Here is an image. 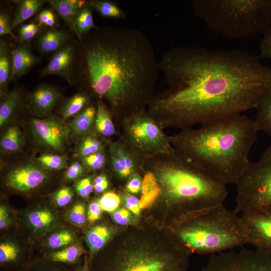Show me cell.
<instances>
[{
  "instance_id": "18",
  "label": "cell",
  "mask_w": 271,
  "mask_h": 271,
  "mask_svg": "<svg viewBox=\"0 0 271 271\" xmlns=\"http://www.w3.org/2000/svg\"><path fill=\"white\" fill-rule=\"evenodd\" d=\"M12 80L25 74L38 61V58L34 55L27 43H23L12 51Z\"/></svg>"
},
{
  "instance_id": "20",
  "label": "cell",
  "mask_w": 271,
  "mask_h": 271,
  "mask_svg": "<svg viewBox=\"0 0 271 271\" xmlns=\"http://www.w3.org/2000/svg\"><path fill=\"white\" fill-rule=\"evenodd\" d=\"M25 145V139L20 127L14 123L8 125L1 134V151L7 154L18 153Z\"/></svg>"
},
{
  "instance_id": "42",
  "label": "cell",
  "mask_w": 271,
  "mask_h": 271,
  "mask_svg": "<svg viewBox=\"0 0 271 271\" xmlns=\"http://www.w3.org/2000/svg\"><path fill=\"white\" fill-rule=\"evenodd\" d=\"M72 189L69 187H62L54 194V200L59 206H64L68 204L73 196Z\"/></svg>"
},
{
  "instance_id": "41",
  "label": "cell",
  "mask_w": 271,
  "mask_h": 271,
  "mask_svg": "<svg viewBox=\"0 0 271 271\" xmlns=\"http://www.w3.org/2000/svg\"><path fill=\"white\" fill-rule=\"evenodd\" d=\"M102 210L107 212H113L119 205L120 199L115 193L108 192L105 193L98 201Z\"/></svg>"
},
{
  "instance_id": "54",
  "label": "cell",
  "mask_w": 271,
  "mask_h": 271,
  "mask_svg": "<svg viewBox=\"0 0 271 271\" xmlns=\"http://www.w3.org/2000/svg\"><path fill=\"white\" fill-rule=\"evenodd\" d=\"M28 271H64L60 268L50 265H36L31 268Z\"/></svg>"
},
{
  "instance_id": "25",
  "label": "cell",
  "mask_w": 271,
  "mask_h": 271,
  "mask_svg": "<svg viewBox=\"0 0 271 271\" xmlns=\"http://www.w3.org/2000/svg\"><path fill=\"white\" fill-rule=\"evenodd\" d=\"M12 52L9 44L4 39L0 41V86L1 92H6L12 80L13 64Z\"/></svg>"
},
{
  "instance_id": "37",
  "label": "cell",
  "mask_w": 271,
  "mask_h": 271,
  "mask_svg": "<svg viewBox=\"0 0 271 271\" xmlns=\"http://www.w3.org/2000/svg\"><path fill=\"white\" fill-rule=\"evenodd\" d=\"M74 239L73 234L63 230L51 234L48 239V246L53 249L60 248L71 243Z\"/></svg>"
},
{
  "instance_id": "2",
  "label": "cell",
  "mask_w": 271,
  "mask_h": 271,
  "mask_svg": "<svg viewBox=\"0 0 271 271\" xmlns=\"http://www.w3.org/2000/svg\"><path fill=\"white\" fill-rule=\"evenodd\" d=\"M159 70L153 46L139 30L97 28L79 38L75 82L106 101L115 115L125 118L145 111Z\"/></svg>"
},
{
  "instance_id": "15",
  "label": "cell",
  "mask_w": 271,
  "mask_h": 271,
  "mask_svg": "<svg viewBox=\"0 0 271 271\" xmlns=\"http://www.w3.org/2000/svg\"><path fill=\"white\" fill-rule=\"evenodd\" d=\"M60 95L56 87L42 84L28 93L25 106L33 115L39 118L47 117L50 116Z\"/></svg>"
},
{
  "instance_id": "31",
  "label": "cell",
  "mask_w": 271,
  "mask_h": 271,
  "mask_svg": "<svg viewBox=\"0 0 271 271\" xmlns=\"http://www.w3.org/2000/svg\"><path fill=\"white\" fill-rule=\"evenodd\" d=\"M142 188V196L140 204L141 208H145L154 201L161 189L155 175L152 173H149L145 177Z\"/></svg>"
},
{
  "instance_id": "9",
  "label": "cell",
  "mask_w": 271,
  "mask_h": 271,
  "mask_svg": "<svg viewBox=\"0 0 271 271\" xmlns=\"http://www.w3.org/2000/svg\"><path fill=\"white\" fill-rule=\"evenodd\" d=\"M125 119L127 122V139L136 150L148 154L174 153L167 137L148 112H139Z\"/></svg>"
},
{
  "instance_id": "4",
  "label": "cell",
  "mask_w": 271,
  "mask_h": 271,
  "mask_svg": "<svg viewBox=\"0 0 271 271\" xmlns=\"http://www.w3.org/2000/svg\"><path fill=\"white\" fill-rule=\"evenodd\" d=\"M190 254L171 230L130 228L92 271H187Z\"/></svg>"
},
{
  "instance_id": "33",
  "label": "cell",
  "mask_w": 271,
  "mask_h": 271,
  "mask_svg": "<svg viewBox=\"0 0 271 271\" xmlns=\"http://www.w3.org/2000/svg\"><path fill=\"white\" fill-rule=\"evenodd\" d=\"M103 145L99 139L91 133L80 139L75 149V155L83 157L102 152Z\"/></svg>"
},
{
  "instance_id": "35",
  "label": "cell",
  "mask_w": 271,
  "mask_h": 271,
  "mask_svg": "<svg viewBox=\"0 0 271 271\" xmlns=\"http://www.w3.org/2000/svg\"><path fill=\"white\" fill-rule=\"evenodd\" d=\"M88 3L103 17L118 19H124L126 17L125 13L113 2L95 0Z\"/></svg>"
},
{
  "instance_id": "22",
  "label": "cell",
  "mask_w": 271,
  "mask_h": 271,
  "mask_svg": "<svg viewBox=\"0 0 271 271\" xmlns=\"http://www.w3.org/2000/svg\"><path fill=\"white\" fill-rule=\"evenodd\" d=\"M2 99L0 103V127L4 128L13 117L22 100V94L19 89L8 93L1 92Z\"/></svg>"
},
{
  "instance_id": "26",
  "label": "cell",
  "mask_w": 271,
  "mask_h": 271,
  "mask_svg": "<svg viewBox=\"0 0 271 271\" xmlns=\"http://www.w3.org/2000/svg\"><path fill=\"white\" fill-rule=\"evenodd\" d=\"M94 126L96 132L104 137L112 136L115 132L110 112L101 99L97 101Z\"/></svg>"
},
{
  "instance_id": "52",
  "label": "cell",
  "mask_w": 271,
  "mask_h": 271,
  "mask_svg": "<svg viewBox=\"0 0 271 271\" xmlns=\"http://www.w3.org/2000/svg\"><path fill=\"white\" fill-rule=\"evenodd\" d=\"M93 186L95 191L97 193H100L107 188L108 181L104 175H99L94 180Z\"/></svg>"
},
{
  "instance_id": "28",
  "label": "cell",
  "mask_w": 271,
  "mask_h": 271,
  "mask_svg": "<svg viewBox=\"0 0 271 271\" xmlns=\"http://www.w3.org/2000/svg\"><path fill=\"white\" fill-rule=\"evenodd\" d=\"M44 0H23L19 2L15 16L12 20L14 28L36 14L47 2Z\"/></svg>"
},
{
  "instance_id": "21",
  "label": "cell",
  "mask_w": 271,
  "mask_h": 271,
  "mask_svg": "<svg viewBox=\"0 0 271 271\" xmlns=\"http://www.w3.org/2000/svg\"><path fill=\"white\" fill-rule=\"evenodd\" d=\"M47 2L62 18L65 23L72 28L80 10L88 2L82 0H49Z\"/></svg>"
},
{
  "instance_id": "36",
  "label": "cell",
  "mask_w": 271,
  "mask_h": 271,
  "mask_svg": "<svg viewBox=\"0 0 271 271\" xmlns=\"http://www.w3.org/2000/svg\"><path fill=\"white\" fill-rule=\"evenodd\" d=\"M20 259L19 249L10 242L0 244V263L2 266L10 265L18 262Z\"/></svg>"
},
{
  "instance_id": "43",
  "label": "cell",
  "mask_w": 271,
  "mask_h": 271,
  "mask_svg": "<svg viewBox=\"0 0 271 271\" xmlns=\"http://www.w3.org/2000/svg\"><path fill=\"white\" fill-rule=\"evenodd\" d=\"M259 57L271 59V28L263 33L259 45Z\"/></svg>"
},
{
  "instance_id": "55",
  "label": "cell",
  "mask_w": 271,
  "mask_h": 271,
  "mask_svg": "<svg viewBox=\"0 0 271 271\" xmlns=\"http://www.w3.org/2000/svg\"><path fill=\"white\" fill-rule=\"evenodd\" d=\"M89 265L87 258L85 257L82 264L79 266L76 271H92Z\"/></svg>"
},
{
  "instance_id": "16",
  "label": "cell",
  "mask_w": 271,
  "mask_h": 271,
  "mask_svg": "<svg viewBox=\"0 0 271 271\" xmlns=\"http://www.w3.org/2000/svg\"><path fill=\"white\" fill-rule=\"evenodd\" d=\"M96 107L89 105L72 117L68 123L69 138L81 139L91 133L94 125Z\"/></svg>"
},
{
  "instance_id": "53",
  "label": "cell",
  "mask_w": 271,
  "mask_h": 271,
  "mask_svg": "<svg viewBox=\"0 0 271 271\" xmlns=\"http://www.w3.org/2000/svg\"><path fill=\"white\" fill-rule=\"evenodd\" d=\"M10 223V219L7 208L4 205L0 207V228L4 229L8 226Z\"/></svg>"
},
{
  "instance_id": "1",
  "label": "cell",
  "mask_w": 271,
  "mask_h": 271,
  "mask_svg": "<svg viewBox=\"0 0 271 271\" xmlns=\"http://www.w3.org/2000/svg\"><path fill=\"white\" fill-rule=\"evenodd\" d=\"M159 68L168 86L148 112L183 128L255 108L271 88V67L240 49L176 46L163 54Z\"/></svg>"
},
{
  "instance_id": "45",
  "label": "cell",
  "mask_w": 271,
  "mask_h": 271,
  "mask_svg": "<svg viewBox=\"0 0 271 271\" xmlns=\"http://www.w3.org/2000/svg\"><path fill=\"white\" fill-rule=\"evenodd\" d=\"M85 168L81 162H73L66 170L65 173L66 179L69 181L77 179L84 173Z\"/></svg>"
},
{
  "instance_id": "48",
  "label": "cell",
  "mask_w": 271,
  "mask_h": 271,
  "mask_svg": "<svg viewBox=\"0 0 271 271\" xmlns=\"http://www.w3.org/2000/svg\"><path fill=\"white\" fill-rule=\"evenodd\" d=\"M112 217L117 224L121 225L129 224L132 219V216L129 211L124 208L114 211L112 214Z\"/></svg>"
},
{
  "instance_id": "6",
  "label": "cell",
  "mask_w": 271,
  "mask_h": 271,
  "mask_svg": "<svg viewBox=\"0 0 271 271\" xmlns=\"http://www.w3.org/2000/svg\"><path fill=\"white\" fill-rule=\"evenodd\" d=\"M171 230L189 254H214L247 243L240 216L223 203L182 216Z\"/></svg>"
},
{
  "instance_id": "19",
  "label": "cell",
  "mask_w": 271,
  "mask_h": 271,
  "mask_svg": "<svg viewBox=\"0 0 271 271\" xmlns=\"http://www.w3.org/2000/svg\"><path fill=\"white\" fill-rule=\"evenodd\" d=\"M70 36L63 29H51L44 32L37 40V47L42 54L56 52L69 42Z\"/></svg>"
},
{
  "instance_id": "23",
  "label": "cell",
  "mask_w": 271,
  "mask_h": 271,
  "mask_svg": "<svg viewBox=\"0 0 271 271\" xmlns=\"http://www.w3.org/2000/svg\"><path fill=\"white\" fill-rule=\"evenodd\" d=\"M255 109L254 121L258 130L265 133L271 140V88L259 100Z\"/></svg>"
},
{
  "instance_id": "24",
  "label": "cell",
  "mask_w": 271,
  "mask_h": 271,
  "mask_svg": "<svg viewBox=\"0 0 271 271\" xmlns=\"http://www.w3.org/2000/svg\"><path fill=\"white\" fill-rule=\"evenodd\" d=\"M90 95L80 91L67 98L62 105L60 113L63 120L72 117L89 105Z\"/></svg>"
},
{
  "instance_id": "50",
  "label": "cell",
  "mask_w": 271,
  "mask_h": 271,
  "mask_svg": "<svg viewBox=\"0 0 271 271\" xmlns=\"http://www.w3.org/2000/svg\"><path fill=\"white\" fill-rule=\"evenodd\" d=\"M142 187V180L140 176L137 173H132L126 185V190L132 194L139 193Z\"/></svg>"
},
{
  "instance_id": "46",
  "label": "cell",
  "mask_w": 271,
  "mask_h": 271,
  "mask_svg": "<svg viewBox=\"0 0 271 271\" xmlns=\"http://www.w3.org/2000/svg\"><path fill=\"white\" fill-rule=\"evenodd\" d=\"M12 21L11 20L9 14L5 12H2L0 14V36L9 35L13 39L16 36L12 31Z\"/></svg>"
},
{
  "instance_id": "32",
  "label": "cell",
  "mask_w": 271,
  "mask_h": 271,
  "mask_svg": "<svg viewBox=\"0 0 271 271\" xmlns=\"http://www.w3.org/2000/svg\"><path fill=\"white\" fill-rule=\"evenodd\" d=\"M83 253V249L79 245L73 244L49 254L47 258L53 262L74 263L78 260Z\"/></svg>"
},
{
  "instance_id": "17",
  "label": "cell",
  "mask_w": 271,
  "mask_h": 271,
  "mask_svg": "<svg viewBox=\"0 0 271 271\" xmlns=\"http://www.w3.org/2000/svg\"><path fill=\"white\" fill-rule=\"evenodd\" d=\"M110 164L112 170L121 178L130 176L134 162L129 153L121 144L113 143L109 146Z\"/></svg>"
},
{
  "instance_id": "44",
  "label": "cell",
  "mask_w": 271,
  "mask_h": 271,
  "mask_svg": "<svg viewBox=\"0 0 271 271\" xmlns=\"http://www.w3.org/2000/svg\"><path fill=\"white\" fill-rule=\"evenodd\" d=\"M75 189L78 196L87 198L92 192L93 186L90 177L84 178L77 181L75 185Z\"/></svg>"
},
{
  "instance_id": "34",
  "label": "cell",
  "mask_w": 271,
  "mask_h": 271,
  "mask_svg": "<svg viewBox=\"0 0 271 271\" xmlns=\"http://www.w3.org/2000/svg\"><path fill=\"white\" fill-rule=\"evenodd\" d=\"M35 163L45 169L57 170L67 169L65 156L55 153H44L35 159Z\"/></svg>"
},
{
  "instance_id": "11",
  "label": "cell",
  "mask_w": 271,
  "mask_h": 271,
  "mask_svg": "<svg viewBox=\"0 0 271 271\" xmlns=\"http://www.w3.org/2000/svg\"><path fill=\"white\" fill-rule=\"evenodd\" d=\"M29 126L32 136L39 146L57 154L64 152L69 132L63 120L50 116L32 118Z\"/></svg>"
},
{
  "instance_id": "7",
  "label": "cell",
  "mask_w": 271,
  "mask_h": 271,
  "mask_svg": "<svg viewBox=\"0 0 271 271\" xmlns=\"http://www.w3.org/2000/svg\"><path fill=\"white\" fill-rule=\"evenodd\" d=\"M195 15L212 31L240 39L271 28V0H193Z\"/></svg>"
},
{
  "instance_id": "14",
  "label": "cell",
  "mask_w": 271,
  "mask_h": 271,
  "mask_svg": "<svg viewBox=\"0 0 271 271\" xmlns=\"http://www.w3.org/2000/svg\"><path fill=\"white\" fill-rule=\"evenodd\" d=\"M78 54V46L69 42L54 52L47 65L41 70V75H57L69 83H75L74 69Z\"/></svg>"
},
{
  "instance_id": "3",
  "label": "cell",
  "mask_w": 271,
  "mask_h": 271,
  "mask_svg": "<svg viewBox=\"0 0 271 271\" xmlns=\"http://www.w3.org/2000/svg\"><path fill=\"white\" fill-rule=\"evenodd\" d=\"M258 131L254 119L241 114L184 128L172 142L193 164L226 185L235 184L250 162Z\"/></svg>"
},
{
  "instance_id": "29",
  "label": "cell",
  "mask_w": 271,
  "mask_h": 271,
  "mask_svg": "<svg viewBox=\"0 0 271 271\" xmlns=\"http://www.w3.org/2000/svg\"><path fill=\"white\" fill-rule=\"evenodd\" d=\"M111 231L109 228L103 225H97L87 233L86 240L93 256L104 245L110 238Z\"/></svg>"
},
{
  "instance_id": "30",
  "label": "cell",
  "mask_w": 271,
  "mask_h": 271,
  "mask_svg": "<svg viewBox=\"0 0 271 271\" xmlns=\"http://www.w3.org/2000/svg\"><path fill=\"white\" fill-rule=\"evenodd\" d=\"M92 9L88 2L80 10L75 20L73 28L79 38L97 28L93 22Z\"/></svg>"
},
{
  "instance_id": "40",
  "label": "cell",
  "mask_w": 271,
  "mask_h": 271,
  "mask_svg": "<svg viewBox=\"0 0 271 271\" xmlns=\"http://www.w3.org/2000/svg\"><path fill=\"white\" fill-rule=\"evenodd\" d=\"M70 221L78 226L83 225L86 221V208L84 203L78 202L72 206L68 214Z\"/></svg>"
},
{
  "instance_id": "8",
  "label": "cell",
  "mask_w": 271,
  "mask_h": 271,
  "mask_svg": "<svg viewBox=\"0 0 271 271\" xmlns=\"http://www.w3.org/2000/svg\"><path fill=\"white\" fill-rule=\"evenodd\" d=\"M235 185L238 213L271 205V144L257 160L250 161Z\"/></svg>"
},
{
  "instance_id": "49",
  "label": "cell",
  "mask_w": 271,
  "mask_h": 271,
  "mask_svg": "<svg viewBox=\"0 0 271 271\" xmlns=\"http://www.w3.org/2000/svg\"><path fill=\"white\" fill-rule=\"evenodd\" d=\"M124 203L126 208L133 214L138 215L141 211L140 201L135 196L126 194L124 196Z\"/></svg>"
},
{
  "instance_id": "38",
  "label": "cell",
  "mask_w": 271,
  "mask_h": 271,
  "mask_svg": "<svg viewBox=\"0 0 271 271\" xmlns=\"http://www.w3.org/2000/svg\"><path fill=\"white\" fill-rule=\"evenodd\" d=\"M43 29L38 23L32 22L22 25L19 30L20 43L23 44L32 40L38 35Z\"/></svg>"
},
{
  "instance_id": "5",
  "label": "cell",
  "mask_w": 271,
  "mask_h": 271,
  "mask_svg": "<svg viewBox=\"0 0 271 271\" xmlns=\"http://www.w3.org/2000/svg\"><path fill=\"white\" fill-rule=\"evenodd\" d=\"M173 214V221L187 213L222 204L226 184L186 159L177 151L155 176Z\"/></svg>"
},
{
  "instance_id": "51",
  "label": "cell",
  "mask_w": 271,
  "mask_h": 271,
  "mask_svg": "<svg viewBox=\"0 0 271 271\" xmlns=\"http://www.w3.org/2000/svg\"><path fill=\"white\" fill-rule=\"evenodd\" d=\"M101 208L98 201H93L89 205L87 211V219L91 222L99 219L101 214Z\"/></svg>"
},
{
  "instance_id": "47",
  "label": "cell",
  "mask_w": 271,
  "mask_h": 271,
  "mask_svg": "<svg viewBox=\"0 0 271 271\" xmlns=\"http://www.w3.org/2000/svg\"><path fill=\"white\" fill-rule=\"evenodd\" d=\"M38 23L42 26L53 28L56 23V17L50 9L42 11L38 16Z\"/></svg>"
},
{
  "instance_id": "27",
  "label": "cell",
  "mask_w": 271,
  "mask_h": 271,
  "mask_svg": "<svg viewBox=\"0 0 271 271\" xmlns=\"http://www.w3.org/2000/svg\"><path fill=\"white\" fill-rule=\"evenodd\" d=\"M28 221L34 230L45 232L50 229L56 222L55 216L49 210L45 208L36 209L28 215Z\"/></svg>"
},
{
  "instance_id": "12",
  "label": "cell",
  "mask_w": 271,
  "mask_h": 271,
  "mask_svg": "<svg viewBox=\"0 0 271 271\" xmlns=\"http://www.w3.org/2000/svg\"><path fill=\"white\" fill-rule=\"evenodd\" d=\"M240 216L247 243L255 249L271 251V205Z\"/></svg>"
},
{
  "instance_id": "39",
  "label": "cell",
  "mask_w": 271,
  "mask_h": 271,
  "mask_svg": "<svg viewBox=\"0 0 271 271\" xmlns=\"http://www.w3.org/2000/svg\"><path fill=\"white\" fill-rule=\"evenodd\" d=\"M79 160L84 167L91 170L95 171L102 168L105 163V157L102 152L79 157Z\"/></svg>"
},
{
  "instance_id": "10",
  "label": "cell",
  "mask_w": 271,
  "mask_h": 271,
  "mask_svg": "<svg viewBox=\"0 0 271 271\" xmlns=\"http://www.w3.org/2000/svg\"><path fill=\"white\" fill-rule=\"evenodd\" d=\"M199 271H271V251L230 249L213 254Z\"/></svg>"
},
{
  "instance_id": "13",
  "label": "cell",
  "mask_w": 271,
  "mask_h": 271,
  "mask_svg": "<svg viewBox=\"0 0 271 271\" xmlns=\"http://www.w3.org/2000/svg\"><path fill=\"white\" fill-rule=\"evenodd\" d=\"M46 169L36 163H27L11 170L5 182L8 187L20 192L34 190L42 186L48 179Z\"/></svg>"
}]
</instances>
